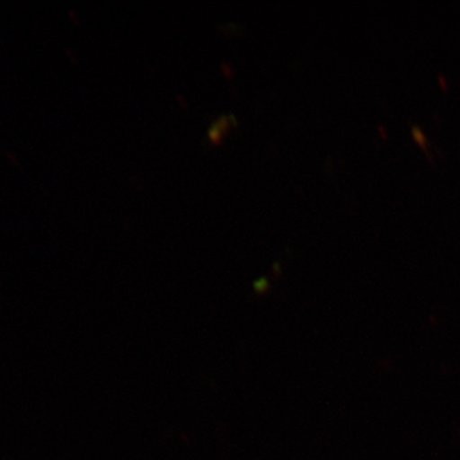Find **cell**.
<instances>
[{
    "mask_svg": "<svg viewBox=\"0 0 460 460\" xmlns=\"http://www.w3.org/2000/svg\"><path fill=\"white\" fill-rule=\"evenodd\" d=\"M411 131L413 139H415L420 144V146H422V148L424 149V152L427 153L429 160L434 161V158L431 157V155L429 154V147L431 146L430 143L428 139V137L425 136L423 130L421 128H420L419 126L412 125Z\"/></svg>",
    "mask_w": 460,
    "mask_h": 460,
    "instance_id": "2",
    "label": "cell"
},
{
    "mask_svg": "<svg viewBox=\"0 0 460 460\" xmlns=\"http://www.w3.org/2000/svg\"><path fill=\"white\" fill-rule=\"evenodd\" d=\"M232 120H234L233 115L218 119L209 129L208 134L210 140L215 143L220 142L223 135L226 134L230 126H232Z\"/></svg>",
    "mask_w": 460,
    "mask_h": 460,
    "instance_id": "1",
    "label": "cell"
},
{
    "mask_svg": "<svg viewBox=\"0 0 460 460\" xmlns=\"http://www.w3.org/2000/svg\"><path fill=\"white\" fill-rule=\"evenodd\" d=\"M438 79H439V82L442 84V86H445V89H447V82H446L445 77L442 76V75H439Z\"/></svg>",
    "mask_w": 460,
    "mask_h": 460,
    "instance_id": "3",
    "label": "cell"
}]
</instances>
